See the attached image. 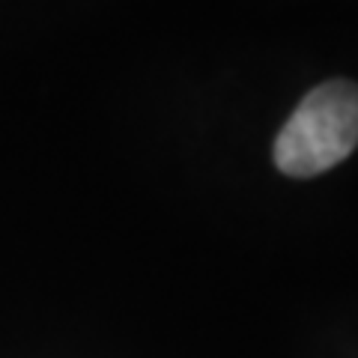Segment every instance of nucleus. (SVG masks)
Instances as JSON below:
<instances>
[{"mask_svg":"<svg viewBox=\"0 0 358 358\" xmlns=\"http://www.w3.org/2000/svg\"><path fill=\"white\" fill-rule=\"evenodd\" d=\"M358 147V84L313 87L275 138L278 171L296 179L341 164Z\"/></svg>","mask_w":358,"mask_h":358,"instance_id":"nucleus-1","label":"nucleus"}]
</instances>
